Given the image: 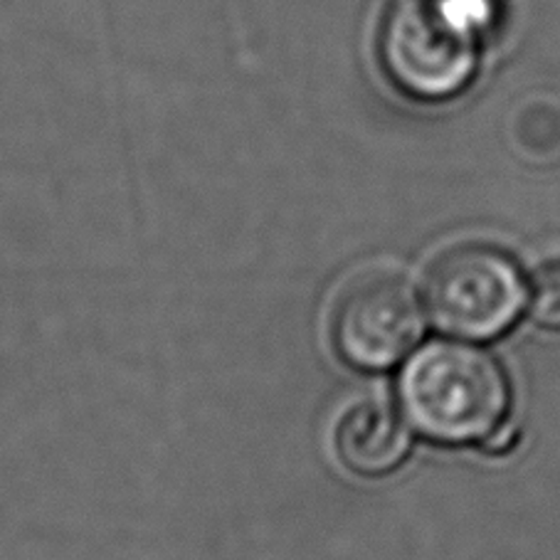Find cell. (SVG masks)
<instances>
[{"instance_id":"6da1fadb","label":"cell","mask_w":560,"mask_h":560,"mask_svg":"<svg viewBox=\"0 0 560 560\" xmlns=\"http://www.w3.org/2000/svg\"><path fill=\"white\" fill-rule=\"evenodd\" d=\"M400 405L422 438L479 444L509 422L511 388L489 353L467 343L434 341L402 371Z\"/></svg>"},{"instance_id":"7a4b0ae2","label":"cell","mask_w":560,"mask_h":560,"mask_svg":"<svg viewBox=\"0 0 560 560\" xmlns=\"http://www.w3.org/2000/svg\"><path fill=\"white\" fill-rule=\"evenodd\" d=\"M481 37L444 0H395L378 27V62L408 100L442 104L475 82Z\"/></svg>"},{"instance_id":"3957f363","label":"cell","mask_w":560,"mask_h":560,"mask_svg":"<svg viewBox=\"0 0 560 560\" xmlns=\"http://www.w3.org/2000/svg\"><path fill=\"white\" fill-rule=\"evenodd\" d=\"M422 292L442 334L487 341L514 326L526 284L516 259L501 247L462 243L432 259Z\"/></svg>"},{"instance_id":"277c9868","label":"cell","mask_w":560,"mask_h":560,"mask_svg":"<svg viewBox=\"0 0 560 560\" xmlns=\"http://www.w3.org/2000/svg\"><path fill=\"white\" fill-rule=\"evenodd\" d=\"M424 316L408 279L365 272L351 279L331 308V343L355 371H388L415 349Z\"/></svg>"},{"instance_id":"5b68a950","label":"cell","mask_w":560,"mask_h":560,"mask_svg":"<svg viewBox=\"0 0 560 560\" xmlns=\"http://www.w3.org/2000/svg\"><path fill=\"white\" fill-rule=\"evenodd\" d=\"M336 455L359 477H385L410 455L412 434L408 424L385 402H361L339 420Z\"/></svg>"},{"instance_id":"8992f818","label":"cell","mask_w":560,"mask_h":560,"mask_svg":"<svg viewBox=\"0 0 560 560\" xmlns=\"http://www.w3.org/2000/svg\"><path fill=\"white\" fill-rule=\"evenodd\" d=\"M530 316L550 331H560V257L536 269L530 282Z\"/></svg>"},{"instance_id":"52a82bcc","label":"cell","mask_w":560,"mask_h":560,"mask_svg":"<svg viewBox=\"0 0 560 560\" xmlns=\"http://www.w3.org/2000/svg\"><path fill=\"white\" fill-rule=\"evenodd\" d=\"M516 440H518V432L506 422V424H501L494 434H489L485 442H479V447L485 452H494V455H501V452L514 450Z\"/></svg>"}]
</instances>
